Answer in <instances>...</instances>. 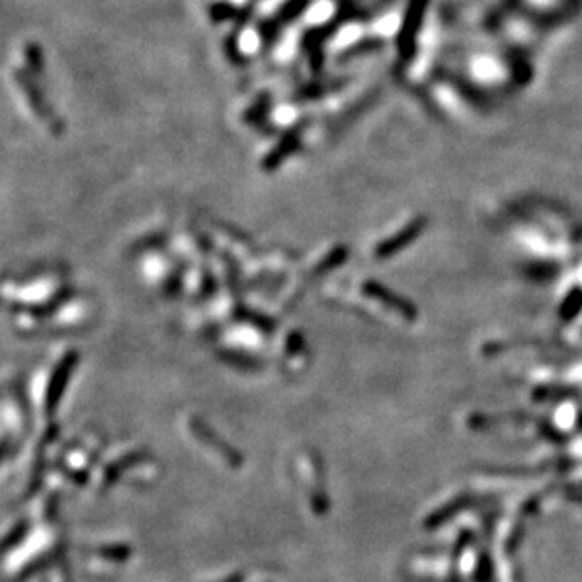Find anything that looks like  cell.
Instances as JSON below:
<instances>
[{
    "label": "cell",
    "instance_id": "cell-5",
    "mask_svg": "<svg viewBox=\"0 0 582 582\" xmlns=\"http://www.w3.org/2000/svg\"><path fill=\"white\" fill-rule=\"evenodd\" d=\"M209 12H211L209 15H211L215 21H222V19H230V17H239V10L232 8L230 4H215Z\"/></svg>",
    "mask_w": 582,
    "mask_h": 582
},
{
    "label": "cell",
    "instance_id": "cell-7",
    "mask_svg": "<svg viewBox=\"0 0 582 582\" xmlns=\"http://www.w3.org/2000/svg\"><path fill=\"white\" fill-rule=\"evenodd\" d=\"M27 59H29V64L34 70H42V53L38 50V45H34V43L27 45Z\"/></svg>",
    "mask_w": 582,
    "mask_h": 582
},
{
    "label": "cell",
    "instance_id": "cell-4",
    "mask_svg": "<svg viewBox=\"0 0 582 582\" xmlns=\"http://www.w3.org/2000/svg\"><path fill=\"white\" fill-rule=\"evenodd\" d=\"M307 4H309V0H288V2L283 4L281 10H279V17H281L283 21H292V19L298 17V15L306 10Z\"/></svg>",
    "mask_w": 582,
    "mask_h": 582
},
{
    "label": "cell",
    "instance_id": "cell-2",
    "mask_svg": "<svg viewBox=\"0 0 582 582\" xmlns=\"http://www.w3.org/2000/svg\"><path fill=\"white\" fill-rule=\"evenodd\" d=\"M17 80L21 81V85L25 87L23 91L27 92V97H29V100H31L32 108H34V111H36L38 115L40 117H45V121H53V113L50 111V108L45 104H42V99H40V94L36 92V87L32 85V83H29V81H25L21 76H17Z\"/></svg>",
    "mask_w": 582,
    "mask_h": 582
},
{
    "label": "cell",
    "instance_id": "cell-6",
    "mask_svg": "<svg viewBox=\"0 0 582 582\" xmlns=\"http://www.w3.org/2000/svg\"><path fill=\"white\" fill-rule=\"evenodd\" d=\"M345 249H337V251L330 253V257H326L325 260H322V264L319 266V270H330V268H334V266H337V264H341L345 260Z\"/></svg>",
    "mask_w": 582,
    "mask_h": 582
},
{
    "label": "cell",
    "instance_id": "cell-1",
    "mask_svg": "<svg viewBox=\"0 0 582 582\" xmlns=\"http://www.w3.org/2000/svg\"><path fill=\"white\" fill-rule=\"evenodd\" d=\"M296 148H298V132L292 130V132H288V134L277 143L276 149H271L270 153L266 155V159H264L262 162V168L266 172L277 170V168L281 166L283 160L288 159L290 155L294 153Z\"/></svg>",
    "mask_w": 582,
    "mask_h": 582
},
{
    "label": "cell",
    "instance_id": "cell-3",
    "mask_svg": "<svg viewBox=\"0 0 582 582\" xmlns=\"http://www.w3.org/2000/svg\"><path fill=\"white\" fill-rule=\"evenodd\" d=\"M469 503H471V497H469V496H467V497H460V499H456V502L448 503L447 507L443 509L441 513H437V515H435L434 518L430 520V524H432V526H437V524H441V522L448 520L450 516H454V515H456V513H458L460 509H464V507H466V505H469Z\"/></svg>",
    "mask_w": 582,
    "mask_h": 582
}]
</instances>
